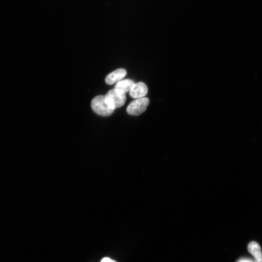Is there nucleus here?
Wrapping results in <instances>:
<instances>
[{
  "mask_svg": "<svg viewBox=\"0 0 262 262\" xmlns=\"http://www.w3.org/2000/svg\"><path fill=\"white\" fill-rule=\"evenodd\" d=\"M104 98L108 107L114 110L124 104L126 100V96L125 93L114 88L106 93Z\"/></svg>",
  "mask_w": 262,
  "mask_h": 262,
  "instance_id": "f257e3e1",
  "label": "nucleus"
},
{
  "mask_svg": "<svg viewBox=\"0 0 262 262\" xmlns=\"http://www.w3.org/2000/svg\"><path fill=\"white\" fill-rule=\"evenodd\" d=\"M91 106L94 112L101 116H109L114 111L108 107L105 101L104 96L102 95L94 98L91 102Z\"/></svg>",
  "mask_w": 262,
  "mask_h": 262,
  "instance_id": "f03ea898",
  "label": "nucleus"
},
{
  "mask_svg": "<svg viewBox=\"0 0 262 262\" xmlns=\"http://www.w3.org/2000/svg\"><path fill=\"white\" fill-rule=\"evenodd\" d=\"M149 103L147 98H137L131 101L127 107V112L130 115H138L145 112Z\"/></svg>",
  "mask_w": 262,
  "mask_h": 262,
  "instance_id": "7ed1b4c3",
  "label": "nucleus"
},
{
  "mask_svg": "<svg viewBox=\"0 0 262 262\" xmlns=\"http://www.w3.org/2000/svg\"><path fill=\"white\" fill-rule=\"evenodd\" d=\"M148 88L147 85L141 82L134 83L130 92L129 95L133 98H144L147 93Z\"/></svg>",
  "mask_w": 262,
  "mask_h": 262,
  "instance_id": "20e7f679",
  "label": "nucleus"
},
{
  "mask_svg": "<svg viewBox=\"0 0 262 262\" xmlns=\"http://www.w3.org/2000/svg\"><path fill=\"white\" fill-rule=\"evenodd\" d=\"M127 74L124 68H118L109 73L106 77L105 81L108 84H112L121 81Z\"/></svg>",
  "mask_w": 262,
  "mask_h": 262,
  "instance_id": "39448f33",
  "label": "nucleus"
},
{
  "mask_svg": "<svg viewBox=\"0 0 262 262\" xmlns=\"http://www.w3.org/2000/svg\"><path fill=\"white\" fill-rule=\"evenodd\" d=\"M248 252L254 258V262H262V252L259 244L255 241L251 242L247 246Z\"/></svg>",
  "mask_w": 262,
  "mask_h": 262,
  "instance_id": "423d86ee",
  "label": "nucleus"
},
{
  "mask_svg": "<svg viewBox=\"0 0 262 262\" xmlns=\"http://www.w3.org/2000/svg\"><path fill=\"white\" fill-rule=\"evenodd\" d=\"M134 82L130 79H125L119 81L115 86V88L117 89L126 93L130 92Z\"/></svg>",
  "mask_w": 262,
  "mask_h": 262,
  "instance_id": "0eeeda50",
  "label": "nucleus"
},
{
  "mask_svg": "<svg viewBox=\"0 0 262 262\" xmlns=\"http://www.w3.org/2000/svg\"><path fill=\"white\" fill-rule=\"evenodd\" d=\"M101 262H116L115 261L112 260L111 259L108 258V257H105L103 258Z\"/></svg>",
  "mask_w": 262,
  "mask_h": 262,
  "instance_id": "6e6552de",
  "label": "nucleus"
},
{
  "mask_svg": "<svg viewBox=\"0 0 262 262\" xmlns=\"http://www.w3.org/2000/svg\"><path fill=\"white\" fill-rule=\"evenodd\" d=\"M238 262H254L249 259H241L239 260Z\"/></svg>",
  "mask_w": 262,
  "mask_h": 262,
  "instance_id": "1a4fd4ad",
  "label": "nucleus"
}]
</instances>
